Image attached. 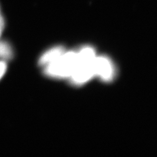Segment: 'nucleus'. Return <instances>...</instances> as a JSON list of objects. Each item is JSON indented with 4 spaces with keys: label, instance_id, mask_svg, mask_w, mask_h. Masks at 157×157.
<instances>
[{
    "label": "nucleus",
    "instance_id": "1",
    "mask_svg": "<svg viewBox=\"0 0 157 157\" xmlns=\"http://www.w3.org/2000/svg\"><path fill=\"white\" fill-rule=\"evenodd\" d=\"M78 62V52H65L56 61L45 66L44 73L52 78H70Z\"/></svg>",
    "mask_w": 157,
    "mask_h": 157
},
{
    "label": "nucleus",
    "instance_id": "2",
    "mask_svg": "<svg viewBox=\"0 0 157 157\" xmlns=\"http://www.w3.org/2000/svg\"><path fill=\"white\" fill-rule=\"evenodd\" d=\"M95 75L105 82L112 81L115 76V68L111 61L105 56H96L93 62Z\"/></svg>",
    "mask_w": 157,
    "mask_h": 157
},
{
    "label": "nucleus",
    "instance_id": "3",
    "mask_svg": "<svg viewBox=\"0 0 157 157\" xmlns=\"http://www.w3.org/2000/svg\"><path fill=\"white\" fill-rule=\"evenodd\" d=\"M94 61L93 62H82L78 61V65L69 78L73 84L80 86L84 84L95 76L93 67Z\"/></svg>",
    "mask_w": 157,
    "mask_h": 157
},
{
    "label": "nucleus",
    "instance_id": "9",
    "mask_svg": "<svg viewBox=\"0 0 157 157\" xmlns=\"http://www.w3.org/2000/svg\"><path fill=\"white\" fill-rule=\"evenodd\" d=\"M2 29L0 28V38H1V34H2Z\"/></svg>",
    "mask_w": 157,
    "mask_h": 157
},
{
    "label": "nucleus",
    "instance_id": "5",
    "mask_svg": "<svg viewBox=\"0 0 157 157\" xmlns=\"http://www.w3.org/2000/svg\"><path fill=\"white\" fill-rule=\"evenodd\" d=\"M78 61L82 62H93L95 58L94 49L91 46H84L78 52Z\"/></svg>",
    "mask_w": 157,
    "mask_h": 157
},
{
    "label": "nucleus",
    "instance_id": "6",
    "mask_svg": "<svg viewBox=\"0 0 157 157\" xmlns=\"http://www.w3.org/2000/svg\"><path fill=\"white\" fill-rule=\"evenodd\" d=\"M13 51L11 45L6 41H0V60L9 61L13 58Z\"/></svg>",
    "mask_w": 157,
    "mask_h": 157
},
{
    "label": "nucleus",
    "instance_id": "8",
    "mask_svg": "<svg viewBox=\"0 0 157 157\" xmlns=\"http://www.w3.org/2000/svg\"><path fill=\"white\" fill-rule=\"evenodd\" d=\"M6 26V20L4 17L3 16L2 12H1V9L0 6V28L4 30Z\"/></svg>",
    "mask_w": 157,
    "mask_h": 157
},
{
    "label": "nucleus",
    "instance_id": "4",
    "mask_svg": "<svg viewBox=\"0 0 157 157\" xmlns=\"http://www.w3.org/2000/svg\"><path fill=\"white\" fill-rule=\"evenodd\" d=\"M65 48L61 46L53 47L50 50L46 51L40 58L39 63L41 66L45 67L52 62H54L62 56L65 52Z\"/></svg>",
    "mask_w": 157,
    "mask_h": 157
},
{
    "label": "nucleus",
    "instance_id": "7",
    "mask_svg": "<svg viewBox=\"0 0 157 157\" xmlns=\"http://www.w3.org/2000/svg\"><path fill=\"white\" fill-rule=\"evenodd\" d=\"M7 70V63L5 61L0 60V80L6 74Z\"/></svg>",
    "mask_w": 157,
    "mask_h": 157
}]
</instances>
